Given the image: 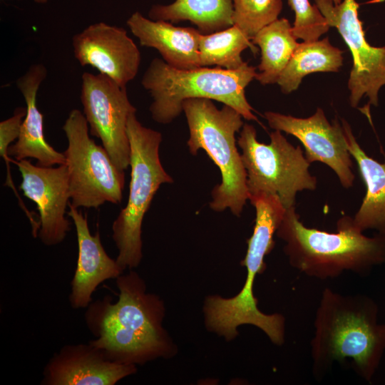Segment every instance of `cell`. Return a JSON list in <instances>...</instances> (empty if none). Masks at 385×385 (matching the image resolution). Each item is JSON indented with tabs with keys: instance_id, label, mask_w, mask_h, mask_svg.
<instances>
[{
	"instance_id": "cell-1",
	"label": "cell",
	"mask_w": 385,
	"mask_h": 385,
	"mask_svg": "<svg viewBox=\"0 0 385 385\" xmlns=\"http://www.w3.org/2000/svg\"><path fill=\"white\" fill-rule=\"evenodd\" d=\"M118 299L108 295L91 302L85 320L95 339L89 342L111 361L143 365L177 353L163 327L165 307L155 294L147 292L144 279L130 270L115 279Z\"/></svg>"
},
{
	"instance_id": "cell-2",
	"label": "cell",
	"mask_w": 385,
	"mask_h": 385,
	"mask_svg": "<svg viewBox=\"0 0 385 385\" xmlns=\"http://www.w3.org/2000/svg\"><path fill=\"white\" fill-rule=\"evenodd\" d=\"M314 327L310 344L315 378H322L335 362L348 361L360 377L371 381L385 351V324L379 323L378 307L372 299L326 287Z\"/></svg>"
},
{
	"instance_id": "cell-3",
	"label": "cell",
	"mask_w": 385,
	"mask_h": 385,
	"mask_svg": "<svg viewBox=\"0 0 385 385\" xmlns=\"http://www.w3.org/2000/svg\"><path fill=\"white\" fill-rule=\"evenodd\" d=\"M337 232L305 226L295 206L286 210L276 235L285 244L283 251L289 265L305 275L322 280L352 272L369 274L385 262V237H368L353 225L352 217L342 216Z\"/></svg>"
},
{
	"instance_id": "cell-4",
	"label": "cell",
	"mask_w": 385,
	"mask_h": 385,
	"mask_svg": "<svg viewBox=\"0 0 385 385\" xmlns=\"http://www.w3.org/2000/svg\"><path fill=\"white\" fill-rule=\"evenodd\" d=\"M256 75V67L247 63L234 71L219 67L183 70L155 58L145 70L141 84L153 98L151 117L160 124L173 122L183 112V102L190 98L221 102L235 108L243 118L259 122L245 96V88Z\"/></svg>"
},
{
	"instance_id": "cell-5",
	"label": "cell",
	"mask_w": 385,
	"mask_h": 385,
	"mask_svg": "<svg viewBox=\"0 0 385 385\" xmlns=\"http://www.w3.org/2000/svg\"><path fill=\"white\" fill-rule=\"evenodd\" d=\"M183 111L189 128L190 153L205 150L220 171L221 182L211 192L210 207L216 212L229 209L240 216L248 200L247 173L235 138L244 125L243 117L227 105L218 109L207 98L187 99Z\"/></svg>"
},
{
	"instance_id": "cell-6",
	"label": "cell",
	"mask_w": 385,
	"mask_h": 385,
	"mask_svg": "<svg viewBox=\"0 0 385 385\" xmlns=\"http://www.w3.org/2000/svg\"><path fill=\"white\" fill-rule=\"evenodd\" d=\"M130 181L128 202L112 225L118 250L116 261L125 270L137 267L143 257L142 223L160 186L173 180L162 165L159 149L162 134L143 126L136 113L128 119Z\"/></svg>"
},
{
	"instance_id": "cell-7",
	"label": "cell",
	"mask_w": 385,
	"mask_h": 385,
	"mask_svg": "<svg viewBox=\"0 0 385 385\" xmlns=\"http://www.w3.org/2000/svg\"><path fill=\"white\" fill-rule=\"evenodd\" d=\"M270 143L258 141L252 125L244 123L237 139L247 173L248 198L259 194L277 196L286 209L295 206L299 192L314 190L317 180L299 145L294 146L274 130Z\"/></svg>"
},
{
	"instance_id": "cell-8",
	"label": "cell",
	"mask_w": 385,
	"mask_h": 385,
	"mask_svg": "<svg viewBox=\"0 0 385 385\" xmlns=\"http://www.w3.org/2000/svg\"><path fill=\"white\" fill-rule=\"evenodd\" d=\"M63 130L68 140L63 153L69 175V204L76 208L95 209L105 202L120 204L125 172L115 166L103 146L91 138L83 112L71 110Z\"/></svg>"
},
{
	"instance_id": "cell-9",
	"label": "cell",
	"mask_w": 385,
	"mask_h": 385,
	"mask_svg": "<svg viewBox=\"0 0 385 385\" xmlns=\"http://www.w3.org/2000/svg\"><path fill=\"white\" fill-rule=\"evenodd\" d=\"M329 27H334L349 47L353 59L348 80L349 102L356 108L361 98H369L363 113L369 118L370 106H378L379 91L385 85V47L371 46L365 36L359 18L356 0H314Z\"/></svg>"
},
{
	"instance_id": "cell-10",
	"label": "cell",
	"mask_w": 385,
	"mask_h": 385,
	"mask_svg": "<svg viewBox=\"0 0 385 385\" xmlns=\"http://www.w3.org/2000/svg\"><path fill=\"white\" fill-rule=\"evenodd\" d=\"M81 102L90 134L101 140L115 166L125 172L130 156L127 125L130 115L136 113L126 87L101 73L84 72Z\"/></svg>"
},
{
	"instance_id": "cell-11",
	"label": "cell",
	"mask_w": 385,
	"mask_h": 385,
	"mask_svg": "<svg viewBox=\"0 0 385 385\" xmlns=\"http://www.w3.org/2000/svg\"><path fill=\"white\" fill-rule=\"evenodd\" d=\"M264 117L271 128L292 135L302 143L304 155L310 164L321 162L327 165L334 172L344 188L353 187L355 175L352 157L342 125L337 118L330 123L320 108L307 118L274 111H265Z\"/></svg>"
},
{
	"instance_id": "cell-12",
	"label": "cell",
	"mask_w": 385,
	"mask_h": 385,
	"mask_svg": "<svg viewBox=\"0 0 385 385\" xmlns=\"http://www.w3.org/2000/svg\"><path fill=\"white\" fill-rule=\"evenodd\" d=\"M11 161L21 175L20 190L38 210L40 240L46 246L62 242L70 230V222L65 217L71 199L66 165L43 167L34 165L27 159Z\"/></svg>"
},
{
	"instance_id": "cell-13",
	"label": "cell",
	"mask_w": 385,
	"mask_h": 385,
	"mask_svg": "<svg viewBox=\"0 0 385 385\" xmlns=\"http://www.w3.org/2000/svg\"><path fill=\"white\" fill-rule=\"evenodd\" d=\"M74 56L126 87L138 72L141 54L127 31L105 22L91 24L72 38Z\"/></svg>"
},
{
	"instance_id": "cell-14",
	"label": "cell",
	"mask_w": 385,
	"mask_h": 385,
	"mask_svg": "<svg viewBox=\"0 0 385 385\" xmlns=\"http://www.w3.org/2000/svg\"><path fill=\"white\" fill-rule=\"evenodd\" d=\"M137 366L109 359L88 344L63 346L49 359L43 372V385H114L134 374Z\"/></svg>"
},
{
	"instance_id": "cell-15",
	"label": "cell",
	"mask_w": 385,
	"mask_h": 385,
	"mask_svg": "<svg viewBox=\"0 0 385 385\" xmlns=\"http://www.w3.org/2000/svg\"><path fill=\"white\" fill-rule=\"evenodd\" d=\"M68 215L75 225L78 242V260L71 282L68 297L72 308H87L92 302V294L103 282L118 278L123 273L116 260L106 252L99 232L92 235L86 215L68 204Z\"/></svg>"
},
{
	"instance_id": "cell-16",
	"label": "cell",
	"mask_w": 385,
	"mask_h": 385,
	"mask_svg": "<svg viewBox=\"0 0 385 385\" xmlns=\"http://www.w3.org/2000/svg\"><path fill=\"white\" fill-rule=\"evenodd\" d=\"M47 76V70L41 63L30 66L16 83L21 93L26 105V114L23 120L21 132L14 144L8 148L7 155L16 160L26 158L36 160V165L52 167L64 165L65 156L56 151L46 140L43 132V115L36 104L37 93Z\"/></svg>"
},
{
	"instance_id": "cell-17",
	"label": "cell",
	"mask_w": 385,
	"mask_h": 385,
	"mask_svg": "<svg viewBox=\"0 0 385 385\" xmlns=\"http://www.w3.org/2000/svg\"><path fill=\"white\" fill-rule=\"evenodd\" d=\"M126 24L141 46L156 49L170 66L183 70L201 67L197 29L154 21L138 11L132 14Z\"/></svg>"
},
{
	"instance_id": "cell-18",
	"label": "cell",
	"mask_w": 385,
	"mask_h": 385,
	"mask_svg": "<svg viewBox=\"0 0 385 385\" xmlns=\"http://www.w3.org/2000/svg\"><path fill=\"white\" fill-rule=\"evenodd\" d=\"M348 150L356 163L366 194L355 215L354 226L361 232L374 230L385 237V153L384 163L369 156L355 138L349 123L342 119Z\"/></svg>"
},
{
	"instance_id": "cell-19",
	"label": "cell",
	"mask_w": 385,
	"mask_h": 385,
	"mask_svg": "<svg viewBox=\"0 0 385 385\" xmlns=\"http://www.w3.org/2000/svg\"><path fill=\"white\" fill-rule=\"evenodd\" d=\"M248 200L255 209L253 232L247 240V249L241 265L245 267L247 277L256 278L266 268L265 257L275 245L274 235L286 212L279 197L272 194H259Z\"/></svg>"
},
{
	"instance_id": "cell-20",
	"label": "cell",
	"mask_w": 385,
	"mask_h": 385,
	"mask_svg": "<svg viewBox=\"0 0 385 385\" xmlns=\"http://www.w3.org/2000/svg\"><path fill=\"white\" fill-rule=\"evenodd\" d=\"M232 16V0H175L168 5H153L148 11L149 19L154 21H189L202 34L233 26Z\"/></svg>"
},
{
	"instance_id": "cell-21",
	"label": "cell",
	"mask_w": 385,
	"mask_h": 385,
	"mask_svg": "<svg viewBox=\"0 0 385 385\" xmlns=\"http://www.w3.org/2000/svg\"><path fill=\"white\" fill-rule=\"evenodd\" d=\"M343 51L328 38L299 43L277 81L284 94L296 91L304 76L317 72H337L343 65Z\"/></svg>"
},
{
	"instance_id": "cell-22",
	"label": "cell",
	"mask_w": 385,
	"mask_h": 385,
	"mask_svg": "<svg viewBox=\"0 0 385 385\" xmlns=\"http://www.w3.org/2000/svg\"><path fill=\"white\" fill-rule=\"evenodd\" d=\"M297 40L292 26L285 18L277 19L261 29L251 38L261 51L255 79L262 85L277 83L299 44Z\"/></svg>"
},
{
	"instance_id": "cell-23",
	"label": "cell",
	"mask_w": 385,
	"mask_h": 385,
	"mask_svg": "<svg viewBox=\"0 0 385 385\" xmlns=\"http://www.w3.org/2000/svg\"><path fill=\"white\" fill-rule=\"evenodd\" d=\"M250 48L253 53L258 51L251 38L239 27L233 25L226 29L209 34H200L199 55L201 67H216L237 70L244 66L242 52Z\"/></svg>"
},
{
	"instance_id": "cell-24",
	"label": "cell",
	"mask_w": 385,
	"mask_h": 385,
	"mask_svg": "<svg viewBox=\"0 0 385 385\" xmlns=\"http://www.w3.org/2000/svg\"><path fill=\"white\" fill-rule=\"evenodd\" d=\"M233 22L252 38L261 29L278 19L282 0H232Z\"/></svg>"
},
{
	"instance_id": "cell-25",
	"label": "cell",
	"mask_w": 385,
	"mask_h": 385,
	"mask_svg": "<svg viewBox=\"0 0 385 385\" xmlns=\"http://www.w3.org/2000/svg\"><path fill=\"white\" fill-rule=\"evenodd\" d=\"M287 1L294 12L292 31L297 39L316 41L329 31L330 27L326 19L315 4H311L309 0Z\"/></svg>"
},
{
	"instance_id": "cell-26",
	"label": "cell",
	"mask_w": 385,
	"mask_h": 385,
	"mask_svg": "<svg viewBox=\"0 0 385 385\" xmlns=\"http://www.w3.org/2000/svg\"><path fill=\"white\" fill-rule=\"evenodd\" d=\"M26 114V108H16L10 118L0 123V155L6 165L11 160L7 155L8 148L15 140H17L23 120Z\"/></svg>"
},
{
	"instance_id": "cell-27",
	"label": "cell",
	"mask_w": 385,
	"mask_h": 385,
	"mask_svg": "<svg viewBox=\"0 0 385 385\" xmlns=\"http://www.w3.org/2000/svg\"><path fill=\"white\" fill-rule=\"evenodd\" d=\"M33 1L37 4H46L48 1V0H33Z\"/></svg>"
},
{
	"instance_id": "cell-28",
	"label": "cell",
	"mask_w": 385,
	"mask_h": 385,
	"mask_svg": "<svg viewBox=\"0 0 385 385\" xmlns=\"http://www.w3.org/2000/svg\"><path fill=\"white\" fill-rule=\"evenodd\" d=\"M334 4H340L342 0H332Z\"/></svg>"
},
{
	"instance_id": "cell-29",
	"label": "cell",
	"mask_w": 385,
	"mask_h": 385,
	"mask_svg": "<svg viewBox=\"0 0 385 385\" xmlns=\"http://www.w3.org/2000/svg\"><path fill=\"white\" fill-rule=\"evenodd\" d=\"M385 1V0H374V1H376V2H382V1Z\"/></svg>"
}]
</instances>
